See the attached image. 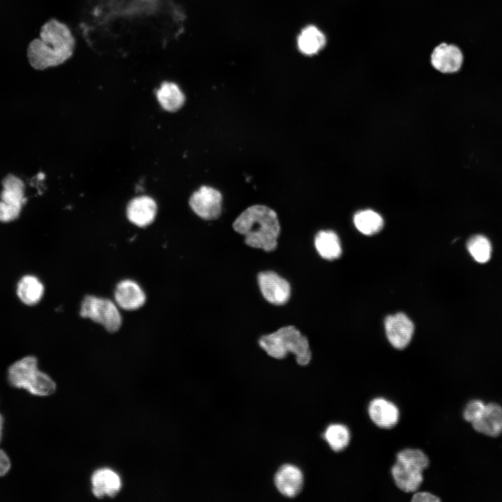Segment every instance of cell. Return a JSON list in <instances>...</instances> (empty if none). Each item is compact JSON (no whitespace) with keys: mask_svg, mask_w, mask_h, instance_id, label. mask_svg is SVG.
<instances>
[{"mask_svg":"<svg viewBox=\"0 0 502 502\" xmlns=\"http://www.w3.org/2000/svg\"><path fill=\"white\" fill-rule=\"evenodd\" d=\"M75 47V38L67 25L52 19L42 26L40 38L29 43L28 60L36 70L55 67L73 56Z\"/></svg>","mask_w":502,"mask_h":502,"instance_id":"obj_1","label":"cell"},{"mask_svg":"<svg viewBox=\"0 0 502 502\" xmlns=\"http://www.w3.org/2000/svg\"><path fill=\"white\" fill-rule=\"evenodd\" d=\"M233 228L245 236V243L252 248L271 252L277 247L280 223L276 213L266 206L248 207L235 220Z\"/></svg>","mask_w":502,"mask_h":502,"instance_id":"obj_2","label":"cell"},{"mask_svg":"<svg viewBox=\"0 0 502 502\" xmlns=\"http://www.w3.org/2000/svg\"><path fill=\"white\" fill-rule=\"evenodd\" d=\"M259 344L268 356L277 359L284 358L288 353H291L301 365H307L311 360L307 338L294 326H284L261 336Z\"/></svg>","mask_w":502,"mask_h":502,"instance_id":"obj_3","label":"cell"},{"mask_svg":"<svg viewBox=\"0 0 502 502\" xmlns=\"http://www.w3.org/2000/svg\"><path fill=\"white\" fill-rule=\"evenodd\" d=\"M8 381L11 386L37 396H49L56 390L55 382L38 370L34 356H26L12 364L8 369Z\"/></svg>","mask_w":502,"mask_h":502,"instance_id":"obj_4","label":"cell"},{"mask_svg":"<svg viewBox=\"0 0 502 502\" xmlns=\"http://www.w3.org/2000/svg\"><path fill=\"white\" fill-rule=\"evenodd\" d=\"M427 456L419 449H404L397 455L391 473L397 487L404 492H414L423 482V471L429 465Z\"/></svg>","mask_w":502,"mask_h":502,"instance_id":"obj_5","label":"cell"},{"mask_svg":"<svg viewBox=\"0 0 502 502\" xmlns=\"http://www.w3.org/2000/svg\"><path fill=\"white\" fill-rule=\"evenodd\" d=\"M80 315L102 325L109 332L118 330L122 319L116 305L109 299L86 296L81 304Z\"/></svg>","mask_w":502,"mask_h":502,"instance_id":"obj_6","label":"cell"},{"mask_svg":"<svg viewBox=\"0 0 502 502\" xmlns=\"http://www.w3.org/2000/svg\"><path fill=\"white\" fill-rule=\"evenodd\" d=\"M222 196L212 187L203 185L191 195L189 204L200 218L211 220L217 219L222 211Z\"/></svg>","mask_w":502,"mask_h":502,"instance_id":"obj_7","label":"cell"},{"mask_svg":"<svg viewBox=\"0 0 502 502\" xmlns=\"http://www.w3.org/2000/svg\"><path fill=\"white\" fill-rule=\"evenodd\" d=\"M257 281L264 298L274 305H283L290 297L291 287L283 277L273 271L261 272Z\"/></svg>","mask_w":502,"mask_h":502,"instance_id":"obj_8","label":"cell"},{"mask_svg":"<svg viewBox=\"0 0 502 502\" xmlns=\"http://www.w3.org/2000/svg\"><path fill=\"white\" fill-rule=\"evenodd\" d=\"M384 326L387 339L394 348L403 349L409 345L414 333V325L404 313L387 316Z\"/></svg>","mask_w":502,"mask_h":502,"instance_id":"obj_9","label":"cell"},{"mask_svg":"<svg viewBox=\"0 0 502 502\" xmlns=\"http://www.w3.org/2000/svg\"><path fill=\"white\" fill-rule=\"evenodd\" d=\"M431 63L441 73H455L462 66L463 54L457 46L441 43L433 50L431 54Z\"/></svg>","mask_w":502,"mask_h":502,"instance_id":"obj_10","label":"cell"},{"mask_svg":"<svg viewBox=\"0 0 502 502\" xmlns=\"http://www.w3.org/2000/svg\"><path fill=\"white\" fill-rule=\"evenodd\" d=\"M303 480L301 469L292 464L282 466L274 477V483L278 492L289 498L294 497L301 492Z\"/></svg>","mask_w":502,"mask_h":502,"instance_id":"obj_11","label":"cell"},{"mask_svg":"<svg viewBox=\"0 0 502 502\" xmlns=\"http://www.w3.org/2000/svg\"><path fill=\"white\" fill-rule=\"evenodd\" d=\"M368 413L376 425L384 429L395 427L400 418V411L397 406L382 397L375 398L370 402Z\"/></svg>","mask_w":502,"mask_h":502,"instance_id":"obj_12","label":"cell"},{"mask_svg":"<svg viewBox=\"0 0 502 502\" xmlns=\"http://www.w3.org/2000/svg\"><path fill=\"white\" fill-rule=\"evenodd\" d=\"M474 429L489 436L502 433V407L494 402L485 404L479 416L472 423Z\"/></svg>","mask_w":502,"mask_h":502,"instance_id":"obj_13","label":"cell"},{"mask_svg":"<svg viewBox=\"0 0 502 502\" xmlns=\"http://www.w3.org/2000/svg\"><path fill=\"white\" fill-rule=\"evenodd\" d=\"M116 303L126 310H135L142 307L146 296L139 285L131 280L121 281L114 291Z\"/></svg>","mask_w":502,"mask_h":502,"instance_id":"obj_14","label":"cell"},{"mask_svg":"<svg viewBox=\"0 0 502 502\" xmlns=\"http://www.w3.org/2000/svg\"><path fill=\"white\" fill-rule=\"evenodd\" d=\"M157 211L155 201L150 197L142 196L132 199L126 209L128 219L134 225L144 227L154 220Z\"/></svg>","mask_w":502,"mask_h":502,"instance_id":"obj_15","label":"cell"},{"mask_svg":"<svg viewBox=\"0 0 502 502\" xmlns=\"http://www.w3.org/2000/svg\"><path fill=\"white\" fill-rule=\"evenodd\" d=\"M92 492L98 498L113 497L121 488V480L113 470L102 468L96 470L91 477Z\"/></svg>","mask_w":502,"mask_h":502,"instance_id":"obj_16","label":"cell"},{"mask_svg":"<svg viewBox=\"0 0 502 502\" xmlns=\"http://www.w3.org/2000/svg\"><path fill=\"white\" fill-rule=\"evenodd\" d=\"M326 43V38L324 33L314 25L305 27L297 39L298 50L308 56L317 54L324 47Z\"/></svg>","mask_w":502,"mask_h":502,"instance_id":"obj_17","label":"cell"},{"mask_svg":"<svg viewBox=\"0 0 502 502\" xmlns=\"http://www.w3.org/2000/svg\"><path fill=\"white\" fill-rule=\"evenodd\" d=\"M314 245L319 254L325 259L334 260L342 254L340 238L333 231H319L314 238Z\"/></svg>","mask_w":502,"mask_h":502,"instance_id":"obj_18","label":"cell"},{"mask_svg":"<svg viewBox=\"0 0 502 502\" xmlns=\"http://www.w3.org/2000/svg\"><path fill=\"white\" fill-rule=\"evenodd\" d=\"M156 98L165 110L172 112L178 110L185 102L183 93L174 82H162L156 91Z\"/></svg>","mask_w":502,"mask_h":502,"instance_id":"obj_19","label":"cell"},{"mask_svg":"<svg viewBox=\"0 0 502 502\" xmlns=\"http://www.w3.org/2000/svg\"><path fill=\"white\" fill-rule=\"evenodd\" d=\"M17 292L24 303L32 305L38 303L43 297L44 287L36 277L26 275L19 282Z\"/></svg>","mask_w":502,"mask_h":502,"instance_id":"obj_20","label":"cell"},{"mask_svg":"<svg viewBox=\"0 0 502 502\" xmlns=\"http://www.w3.org/2000/svg\"><path fill=\"white\" fill-rule=\"evenodd\" d=\"M3 190L0 195L1 201L22 208L26 201V198L24 197V185L22 181L10 174L3 179Z\"/></svg>","mask_w":502,"mask_h":502,"instance_id":"obj_21","label":"cell"},{"mask_svg":"<svg viewBox=\"0 0 502 502\" xmlns=\"http://www.w3.org/2000/svg\"><path fill=\"white\" fill-rule=\"evenodd\" d=\"M353 223L360 233L367 236L379 232L383 227L382 217L370 209L357 212L353 216Z\"/></svg>","mask_w":502,"mask_h":502,"instance_id":"obj_22","label":"cell"},{"mask_svg":"<svg viewBox=\"0 0 502 502\" xmlns=\"http://www.w3.org/2000/svg\"><path fill=\"white\" fill-rule=\"evenodd\" d=\"M324 439L333 451L340 452L349 445L351 434L346 425L334 423L327 427L324 433Z\"/></svg>","mask_w":502,"mask_h":502,"instance_id":"obj_23","label":"cell"},{"mask_svg":"<svg viewBox=\"0 0 502 502\" xmlns=\"http://www.w3.org/2000/svg\"><path fill=\"white\" fill-rule=\"evenodd\" d=\"M466 248L476 261L484 264L490 259L492 245L489 239L485 236H471L467 241Z\"/></svg>","mask_w":502,"mask_h":502,"instance_id":"obj_24","label":"cell"},{"mask_svg":"<svg viewBox=\"0 0 502 502\" xmlns=\"http://www.w3.org/2000/svg\"><path fill=\"white\" fill-rule=\"evenodd\" d=\"M485 406V403L480 400L469 402L463 412L464 418L471 423L482 413Z\"/></svg>","mask_w":502,"mask_h":502,"instance_id":"obj_25","label":"cell"},{"mask_svg":"<svg viewBox=\"0 0 502 502\" xmlns=\"http://www.w3.org/2000/svg\"><path fill=\"white\" fill-rule=\"evenodd\" d=\"M22 208L10 205L0 201V221L8 222L16 219L21 211Z\"/></svg>","mask_w":502,"mask_h":502,"instance_id":"obj_26","label":"cell"},{"mask_svg":"<svg viewBox=\"0 0 502 502\" xmlns=\"http://www.w3.org/2000/svg\"><path fill=\"white\" fill-rule=\"evenodd\" d=\"M440 501L438 496L427 492H416L411 499L413 502H439Z\"/></svg>","mask_w":502,"mask_h":502,"instance_id":"obj_27","label":"cell"},{"mask_svg":"<svg viewBox=\"0 0 502 502\" xmlns=\"http://www.w3.org/2000/svg\"><path fill=\"white\" fill-rule=\"evenodd\" d=\"M10 469V461L6 453L0 449V477L5 476Z\"/></svg>","mask_w":502,"mask_h":502,"instance_id":"obj_28","label":"cell"},{"mask_svg":"<svg viewBox=\"0 0 502 502\" xmlns=\"http://www.w3.org/2000/svg\"><path fill=\"white\" fill-rule=\"evenodd\" d=\"M3 424V418L2 415L0 413V441L1 439V435H2Z\"/></svg>","mask_w":502,"mask_h":502,"instance_id":"obj_29","label":"cell"}]
</instances>
